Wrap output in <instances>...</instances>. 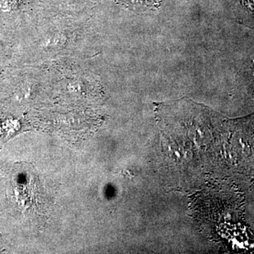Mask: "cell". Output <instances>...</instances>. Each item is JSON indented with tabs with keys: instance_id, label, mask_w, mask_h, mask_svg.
I'll use <instances>...</instances> for the list:
<instances>
[{
	"instance_id": "cell-1",
	"label": "cell",
	"mask_w": 254,
	"mask_h": 254,
	"mask_svg": "<svg viewBox=\"0 0 254 254\" xmlns=\"http://www.w3.org/2000/svg\"><path fill=\"white\" fill-rule=\"evenodd\" d=\"M244 2L250 9L254 10V0H244Z\"/></svg>"
}]
</instances>
